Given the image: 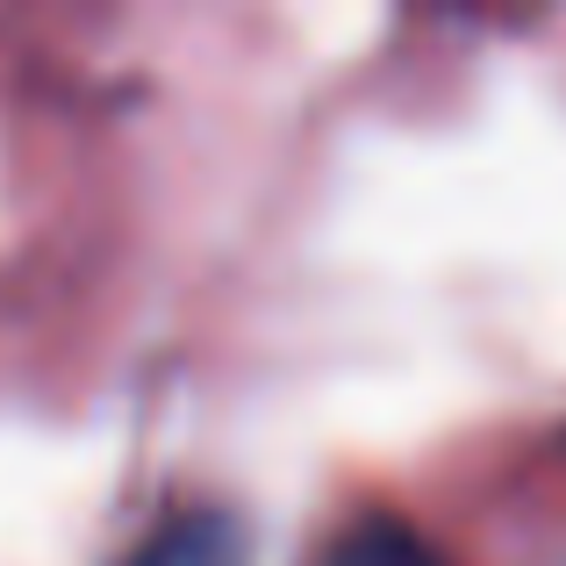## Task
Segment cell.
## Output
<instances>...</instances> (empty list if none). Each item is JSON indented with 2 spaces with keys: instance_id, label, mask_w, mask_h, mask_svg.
I'll return each mask as SVG.
<instances>
[{
  "instance_id": "cell-1",
  "label": "cell",
  "mask_w": 566,
  "mask_h": 566,
  "mask_svg": "<svg viewBox=\"0 0 566 566\" xmlns=\"http://www.w3.org/2000/svg\"><path fill=\"white\" fill-rule=\"evenodd\" d=\"M129 566H244V531L222 510H193L180 524L151 531V538L129 553Z\"/></svg>"
},
{
  "instance_id": "cell-2",
  "label": "cell",
  "mask_w": 566,
  "mask_h": 566,
  "mask_svg": "<svg viewBox=\"0 0 566 566\" xmlns=\"http://www.w3.org/2000/svg\"><path fill=\"white\" fill-rule=\"evenodd\" d=\"M323 566H444V553L401 516H359L352 531H337Z\"/></svg>"
}]
</instances>
